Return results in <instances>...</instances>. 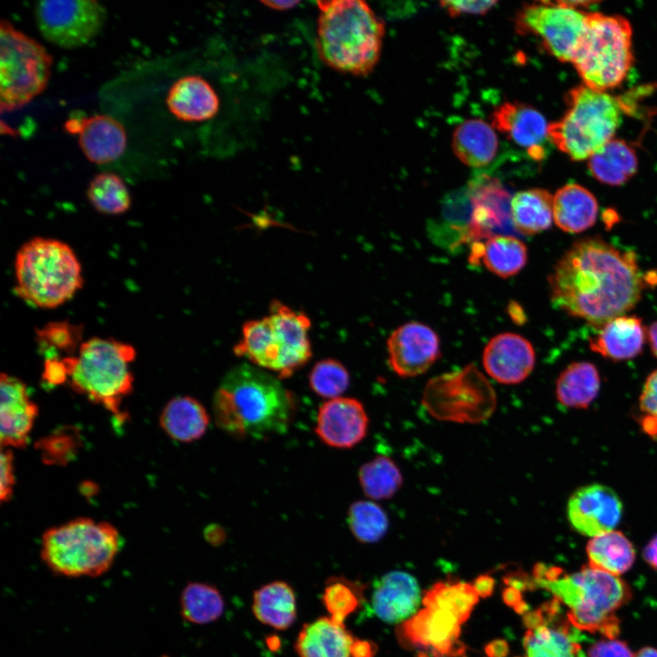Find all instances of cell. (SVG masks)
<instances>
[{
    "mask_svg": "<svg viewBox=\"0 0 657 657\" xmlns=\"http://www.w3.org/2000/svg\"><path fill=\"white\" fill-rule=\"evenodd\" d=\"M635 254L600 237L575 242L548 278L553 306L567 314L602 326L625 315L648 285Z\"/></svg>",
    "mask_w": 657,
    "mask_h": 657,
    "instance_id": "6da1fadb",
    "label": "cell"
},
{
    "mask_svg": "<svg viewBox=\"0 0 657 657\" xmlns=\"http://www.w3.org/2000/svg\"><path fill=\"white\" fill-rule=\"evenodd\" d=\"M294 410L292 394L276 377L246 363L226 372L213 399L217 426L240 438L284 433Z\"/></svg>",
    "mask_w": 657,
    "mask_h": 657,
    "instance_id": "7a4b0ae2",
    "label": "cell"
},
{
    "mask_svg": "<svg viewBox=\"0 0 657 657\" xmlns=\"http://www.w3.org/2000/svg\"><path fill=\"white\" fill-rule=\"evenodd\" d=\"M316 47L329 68L356 77L367 76L378 64L384 23L361 0L319 1Z\"/></svg>",
    "mask_w": 657,
    "mask_h": 657,
    "instance_id": "3957f363",
    "label": "cell"
},
{
    "mask_svg": "<svg viewBox=\"0 0 657 657\" xmlns=\"http://www.w3.org/2000/svg\"><path fill=\"white\" fill-rule=\"evenodd\" d=\"M534 579L536 584L569 609L567 617L577 629L599 632L608 639L620 633L615 611L631 596L621 579L590 566L567 575L560 568L544 564L535 566Z\"/></svg>",
    "mask_w": 657,
    "mask_h": 657,
    "instance_id": "277c9868",
    "label": "cell"
},
{
    "mask_svg": "<svg viewBox=\"0 0 657 657\" xmlns=\"http://www.w3.org/2000/svg\"><path fill=\"white\" fill-rule=\"evenodd\" d=\"M15 293L31 307L57 308L83 286L81 264L67 243L44 236L25 242L14 262Z\"/></svg>",
    "mask_w": 657,
    "mask_h": 657,
    "instance_id": "5b68a950",
    "label": "cell"
},
{
    "mask_svg": "<svg viewBox=\"0 0 657 657\" xmlns=\"http://www.w3.org/2000/svg\"><path fill=\"white\" fill-rule=\"evenodd\" d=\"M310 327L304 313L273 300L267 316L244 324L234 352L262 370L287 378L311 358Z\"/></svg>",
    "mask_w": 657,
    "mask_h": 657,
    "instance_id": "8992f818",
    "label": "cell"
},
{
    "mask_svg": "<svg viewBox=\"0 0 657 657\" xmlns=\"http://www.w3.org/2000/svg\"><path fill=\"white\" fill-rule=\"evenodd\" d=\"M135 359L132 345L99 337L83 341L77 354L63 357L73 391L117 415L122 400L132 391L130 364Z\"/></svg>",
    "mask_w": 657,
    "mask_h": 657,
    "instance_id": "52a82bcc",
    "label": "cell"
},
{
    "mask_svg": "<svg viewBox=\"0 0 657 657\" xmlns=\"http://www.w3.org/2000/svg\"><path fill=\"white\" fill-rule=\"evenodd\" d=\"M120 548L116 527L79 517L47 529L42 537L40 556L57 575L99 577L110 569Z\"/></svg>",
    "mask_w": 657,
    "mask_h": 657,
    "instance_id": "ba28073f",
    "label": "cell"
},
{
    "mask_svg": "<svg viewBox=\"0 0 657 657\" xmlns=\"http://www.w3.org/2000/svg\"><path fill=\"white\" fill-rule=\"evenodd\" d=\"M567 110L548 126L550 142L573 161L588 160L613 139L623 119L620 98L585 85L566 95Z\"/></svg>",
    "mask_w": 657,
    "mask_h": 657,
    "instance_id": "9c48e42d",
    "label": "cell"
},
{
    "mask_svg": "<svg viewBox=\"0 0 657 657\" xmlns=\"http://www.w3.org/2000/svg\"><path fill=\"white\" fill-rule=\"evenodd\" d=\"M632 28L618 15L589 13L572 64L583 85L607 92L620 86L633 63Z\"/></svg>",
    "mask_w": 657,
    "mask_h": 657,
    "instance_id": "30bf717a",
    "label": "cell"
},
{
    "mask_svg": "<svg viewBox=\"0 0 657 657\" xmlns=\"http://www.w3.org/2000/svg\"><path fill=\"white\" fill-rule=\"evenodd\" d=\"M52 58L35 39L0 24V109L16 110L40 94L49 79Z\"/></svg>",
    "mask_w": 657,
    "mask_h": 657,
    "instance_id": "8fae6325",
    "label": "cell"
},
{
    "mask_svg": "<svg viewBox=\"0 0 657 657\" xmlns=\"http://www.w3.org/2000/svg\"><path fill=\"white\" fill-rule=\"evenodd\" d=\"M422 403L436 420L480 423L496 408V393L485 376L472 364L431 379Z\"/></svg>",
    "mask_w": 657,
    "mask_h": 657,
    "instance_id": "7c38bea8",
    "label": "cell"
},
{
    "mask_svg": "<svg viewBox=\"0 0 657 657\" xmlns=\"http://www.w3.org/2000/svg\"><path fill=\"white\" fill-rule=\"evenodd\" d=\"M588 15L567 1L527 4L516 15V29L521 35L537 36L551 56L571 63L585 33Z\"/></svg>",
    "mask_w": 657,
    "mask_h": 657,
    "instance_id": "4fadbf2b",
    "label": "cell"
},
{
    "mask_svg": "<svg viewBox=\"0 0 657 657\" xmlns=\"http://www.w3.org/2000/svg\"><path fill=\"white\" fill-rule=\"evenodd\" d=\"M35 16L46 40L71 49L88 44L99 33L107 11L96 0H46L36 4Z\"/></svg>",
    "mask_w": 657,
    "mask_h": 657,
    "instance_id": "5bb4252c",
    "label": "cell"
},
{
    "mask_svg": "<svg viewBox=\"0 0 657 657\" xmlns=\"http://www.w3.org/2000/svg\"><path fill=\"white\" fill-rule=\"evenodd\" d=\"M560 605L554 598L526 614L525 657H585L579 633L568 617L560 614Z\"/></svg>",
    "mask_w": 657,
    "mask_h": 657,
    "instance_id": "9a60e30c",
    "label": "cell"
},
{
    "mask_svg": "<svg viewBox=\"0 0 657 657\" xmlns=\"http://www.w3.org/2000/svg\"><path fill=\"white\" fill-rule=\"evenodd\" d=\"M440 353L436 332L418 321L399 326L387 339L388 364L402 378L425 373L439 359Z\"/></svg>",
    "mask_w": 657,
    "mask_h": 657,
    "instance_id": "2e32d148",
    "label": "cell"
},
{
    "mask_svg": "<svg viewBox=\"0 0 657 657\" xmlns=\"http://www.w3.org/2000/svg\"><path fill=\"white\" fill-rule=\"evenodd\" d=\"M623 506L617 493L601 484H590L575 490L567 504V516L578 533L596 537L614 530Z\"/></svg>",
    "mask_w": 657,
    "mask_h": 657,
    "instance_id": "e0dca14e",
    "label": "cell"
},
{
    "mask_svg": "<svg viewBox=\"0 0 657 657\" xmlns=\"http://www.w3.org/2000/svg\"><path fill=\"white\" fill-rule=\"evenodd\" d=\"M470 220L464 239L482 242L511 224L512 195L495 178L482 175L469 184Z\"/></svg>",
    "mask_w": 657,
    "mask_h": 657,
    "instance_id": "ac0fdd59",
    "label": "cell"
},
{
    "mask_svg": "<svg viewBox=\"0 0 657 657\" xmlns=\"http://www.w3.org/2000/svg\"><path fill=\"white\" fill-rule=\"evenodd\" d=\"M369 418L362 403L354 398L338 397L320 405L315 431L328 446L351 448L367 435Z\"/></svg>",
    "mask_w": 657,
    "mask_h": 657,
    "instance_id": "d6986e66",
    "label": "cell"
},
{
    "mask_svg": "<svg viewBox=\"0 0 657 657\" xmlns=\"http://www.w3.org/2000/svg\"><path fill=\"white\" fill-rule=\"evenodd\" d=\"M492 126L505 133L536 162L544 161L552 145L545 117L521 102H505L492 114Z\"/></svg>",
    "mask_w": 657,
    "mask_h": 657,
    "instance_id": "ffe728a7",
    "label": "cell"
},
{
    "mask_svg": "<svg viewBox=\"0 0 657 657\" xmlns=\"http://www.w3.org/2000/svg\"><path fill=\"white\" fill-rule=\"evenodd\" d=\"M483 367L495 381L513 385L525 381L536 363L531 342L515 332L494 336L485 345L482 355Z\"/></svg>",
    "mask_w": 657,
    "mask_h": 657,
    "instance_id": "44dd1931",
    "label": "cell"
},
{
    "mask_svg": "<svg viewBox=\"0 0 657 657\" xmlns=\"http://www.w3.org/2000/svg\"><path fill=\"white\" fill-rule=\"evenodd\" d=\"M461 624L452 612L424 606L402 624L401 634L411 644L432 650L435 656H458L464 652L458 641Z\"/></svg>",
    "mask_w": 657,
    "mask_h": 657,
    "instance_id": "7402d4cb",
    "label": "cell"
},
{
    "mask_svg": "<svg viewBox=\"0 0 657 657\" xmlns=\"http://www.w3.org/2000/svg\"><path fill=\"white\" fill-rule=\"evenodd\" d=\"M0 400L1 445L22 448L27 443L37 406L23 381L5 372L0 377Z\"/></svg>",
    "mask_w": 657,
    "mask_h": 657,
    "instance_id": "603a6c76",
    "label": "cell"
},
{
    "mask_svg": "<svg viewBox=\"0 0 657 657\" xmlns=\"http://www.w3.org/2000/svg\"><path fill=\"white\" fill-rule=\"evenodd\" d=\"M66 130L78 134L84 155L93 163L111 162L125 151V128L111 116L95 114L81 119H70L66 123Z\"/></svg>",
    "mask_w": 657,
    "mask_h": 657,
    "instance_id": "cb8c5ba5",
    "label": "cell"
},
{
    "mask_svg": "<svg viewBox=\"0 0 657 657\" xmlns=\"http://www.w3.org/2000/svg\"><path fill=\"white\" fill-rule=\"evenodd\" d=\"M421 601V590L417 579L405 571L394 570L378 579L371 595L374 614L388 623L409 620L415 613Z\"/></svg>",
    "mask_w": 657,
    "mask_h": 657,
    "instance_id": "d4e9b609",
    "label": "cell"
},
{
    "mask_svg": "<svg viewBox=\"0 0 657 657\" xmlns=\"http://www.w3.org/2000/svg\"><path fill=\"white\" fill-rule=\"evenodd\" d=\"M166 104L170 112L185 122H203L215 118L221 97L210 81L200 75H186L170 88Z\"/></svg>",
    "mask_w": 657,
    "mask_h": 657,
    "instance_id": "484cf974",
    "label": "cell"
},
{
    "mask_svg": "<svg viewBox=\"0 0 657 657\" xmlns=\"http://www.w3.org/2000/svg\"><path fill=\"white\" fill-rule=\"evenodd\" d=\"M354 639L344 623L319 617L302 626L294 647L299 657H351Z\"/></svg>",
    "mask_w": 657,
    "mask_h": 657,
    "instance_id": "4316f807",
    "label": "cell"
},
{
    "mask_svg": "<svg viewBox=\"0 0 657 657\" xmlns=\"http://www.w3.org/2000/svg\"><path fill=\"white\" fill-rule=\"evenodd\" d=\"M647 331L636 316L622 315L600 326L589 341L592 351L612 360H625L638 356L645 343Z\"/></svg>",
    "mask_w": 657,
    "mask_h": 657,
    "instance_id": "83f0119b",
    "label": "cell"
},
{
    "mask_svg": "<svg viewBox=\"0 0 657 657\" xmlns=\"http://www.w3.org/2000/svg\"><path fill=\"white\" fill-rule=\"evenodd\" d=\"M596 197L584 186L567 183L553 195V219L566 233L577 234L591 227L598 216Z\"/></svg>",
    "mask_w": 657,
    "mask_h": 657,
    "instance_id": "f1b7e54d",
    "label": "cell"
},
{
    "mask_svg": "<svg viewBox=\"0 0 657 657\" xmlns=\"http://www.w3.org/2000/svg\"><path fill=\"white\" fill-rule=\"evenodd\" d=\"M252 611L258 621L278 631L288 629L297 618L292 587L282 580L267 583L253 594Z\"/></svg>",
    "mask_w": 657,
    "mask_h": 657,
    "instance_id": "f546056e",
    "label": "cell"
},
{
    "mask_svg": "<svg viewBox=\"0 0 657 657\" xmlns=\"http://www.w3.org/2000/svg\"><path fill=\"white\" fill-rule=\"evenodd\" d=\"M497 149L498 139L493 126L482 120H467L454 131L453 151L467 166L478 168L488 164Z\"/></svg>",
    "mask_w": 657,
    "mask_h": 657,
    "instance_id": "4dcf8cb0",
    "label": "cell"
},
{
    "mask_svg": "<svg viewBox=\"0 0 657 657\" xmlns=\"http://www.w3.org/2000/svg\"><path fill=\"white\" fill-rule=\"evenodd\" d=\"M160 424L171 438L190 443L204 434L209 425V415L194 398L178 396L164 406Z\"/></svg>",
    "mask_w": 657,
    "mask_h": 657,
    "instance_id": "1f68e13d",
    "label": "cell"
},
{
    "mask_svg": "<svg viewBox=\"0 0 657 657\" xmlns=\"http://www.w3.org/2000/svg\"><path fill=\"white\" fill-rule=\"evenodd\" d=\"M511 225L519 234L533 235L548 229L553 219V196L542 188L516 193L510 204Z\"/></svg>",
    "mask_w": 657,
    "mask_h": 657,
    "instance_id": "d6a6232c",
    "label": "cell"
},
{
    "mask_svg": "<svg viewBox=\"0 0 657 657\" xmlns=\"http://www.w3.org/2000/svg\"><path fill=\"white\" fill-rule=\"evenodd\" d=\"M587 161L589 171L597 181L613 186L627 182L638 169L635 150L626 141L614 138Z\"/></svg>",
    "mask_w": 657,
    "mask_h": 657,
    "instance_id": "836d02e7",
    "label": "cell"
},
{
    "mask_svg": "<svg viewBox=\"0 0 657 657\" xmlns=\"http://www.w3.org/2000/svg\"><path fill=\"white\" fill-rule=\"evenodd\" d=\"M600 377L596 366L588 361L570 363L556 381L557 400L565 407L585 409L597 397Z\"/></svg>",
    "mask_w": 657,
    "mask_h": 657,
    "instance_id": "e575fe53",
    "label": "cell"
},
{
    "mask_svg": "<svg viewBox=\"0 0 657 657\" xmlns=\"http://www.w3.org/2000/svg\"><path fill=\"white\" fill-rule=\"evenodd\" d=\"M589 566L619 576L629 570L635 560V550L626 536L612 530L593 537L586 547Z\"/></svg>",
    "mask_w": 657,
    "mask_h": 657,
    "instance_id": "d590c367",
    "label": "cell"
},
{
    "mask_svg": "<svg viewBox=\"0 0 657 657\" xmlns=\"http://www.w3.org/2000/svg\"><path fill=\"white\" fill-rule=\"evenodd\" d=\"M527 256V247L520 239L498 234L483 242L480 263L494 275L507 278L524 268Z\"/></svg>",
    "mask_w": 657,
    "mask_h": 657,
    "instance_id": "8d00e7d4",
    "label": "cell"
},
{
    "mask_svg": "<svg viewBox=\"0 0 657 657\" xmlns=\"http://www.w3.org/2000/svg\"><path fill=\"white\" fill-rule=\"evenodd\" d=\"M180 609L183 620L194 624H207L222 616L224 600L216 587L190 582L181 593Z\"/></svg>",
    "mask_w": 657,
    "mask_h": 657,
    "instance_id": "74e56055",
    "label": "cell"
},
{
    "mask_svg": "<svg viewBox=\"0 0 657 657\" xmlns=\"http://www.w3.org/2000/svg\"><path fill=\"white\" fill-rule=\"evenodd\" d=\"M358 476L363 493L372 500L392 497L403 482L398 465L385 455L376 456L363 464Z\"/></svg>",
    "mask_w": 657,
    "mask_h": 657,
    "instance_id": "f35d334b",
    "label": "cell"
},
{
    "mask_svg": "<svg viewBox=\"0 0 657 657\" xmlns=\"http://www.w3.org/2000/svg\"><path fill=\"white\" fill-rule=\"evenodd\" d=\"M87 198L97 212L107 215L124 214L131 204L125 182L111 172H99L90 180Z\"/></svg>",
    "mask_w": 657,
    "mask_h": 657,
    "instance_id": "ab89813d",
    "label": "cell"
},
{
    "mask_svg": "<svg viewBox=\"0 0 657 657\" xmlns=\"http://www.w3.org/2000/svg\"><path fill=\"white\" fill-rule=\"evenodd\" d=\"M479 596L473 584L439 582L428 590L422 600L424 606H434L452 612L461 623L469 618Z\"/></svg>",
    "mask_w": 657,
    "mask_h": 657,
    "instance_id": "60d3db41",
    "label": "cell"
},
{
    "mask_svg": "<svg viewBox=\"0 0 657 657\" xmlns=\"http://www.w3.org/2000/svg\"><path fill=\"white\" fill-rule=\"evenodd\" d=\"M347 521L350 532L362 543H374L388 531L389 518L384 509L370 500L352 503L348 511Z\"/></svg>",
    "mask_w": 657,
    "mask_h": 657,
    "instance_id": "b9f144b4",
    "label": "cell"
},
{
    "mask_svg": "<svg viewBox=\"0 0 657 657\" xmlns=\"http://www.w3.org/2000/svg\"><path fill=\"white\" fill-rule=\"evenodd\" d=\"M83 328L67 320L51 321L36 329V341L45 358L58 357L60 352L74 355L82 341Z\"/></svg>",
    "mask_w": 657,
    "mask_h": 657,
    "instance_id": "7bdbcfd3",
    "label": "cell"
},
{
    "mask_svg": "<svg viewBox=\"0 0 657 657\" xmlns=\"http://www.w3.org/2000/svg\"><path fill=\"white\" fill-rule=\"evenodd\" d=\"M358 585L343 578L328 579L322 593V603L336 621L344 623L347 617L356 611L360 601Z\"/></svg>",
    "mask_w": 657,
    "mask_h": 657,
    "instance_id": "ee69618b",
    "label": "cell"
},
{
    "mask_svg": "<svg viewBox=\"0 0 657 657\" xmlns=\"http://www.w3.org/2000/svg\"><path fill=\"white\" fill-rule=\"evenodd\" d=\"M312 391L328 400L341 397L349 384V375L342 363L333 359L317 362L308 375Z\"/></svg>",
    "mask_w": 657,
    "mask_h": 657,
    "instance_id": "f6af8a7d",
    "label": "cell"
},
{
    "mask_svg": "<svg viewBox=\"0 0 657 657\" xmlns=\"http://www.w3.org/2000/svg\"><path fill=\"white\" fill-rule=\"evenodd\" d=\"M644 433L657 440V370L647 377L639 399Z\"/></svg>",
    "mask_w": 657,
    "mask_h": 657,
    "instance_id": "bcb514c9",
    "label": "cell"
},
{
    "mask_svg": "<svg viewBox=\"0 0 657 657\" xmlns=\"http://www.w3.org/2000/svg\"><path fill=\"white\" fill-rule=\"evenodd\" d=\"M495 1H442L440 5L452 16L462 15H484L492 9Z\"/></svg>",
    "mask_w": 657,
    "mask_h": 657,
    "instance_id": "7dc6e473",
    "label": "cell"
},
{
    "mask_svg": "<svg viewBox=\"0 0 657 657\" xmlns=\"http://www.w3.org/2000/svg\"><path fill=\"white\" fill-rule=\"evenodd\" d=\"M589 657H634L628 645L615 639L601 640L591 645Z\"/></svg>",
    "mask_w": 657,
    "mask_h": 657,
    "instance_id": "c3c4849f",
    "label": "cell"
},
{
    "mask_svg": "<svg viewBox=\"0 0 657 657\" xmlns=\"http://www.w3.org/2000/svg\"><path fill=\"white\" fill-rule=\"evenodd\" d=\"M14 457L12 451L9 449L1 452V485L0 499L1 502H7L13 494V486L15 484L14 473Z\"/></svg>",
    "mask_w": 657,
    "mask_h": 657,
    "instance_id": "681fc988",
    "label": "cell"
},
{
    "mask_svg": "<svg viewBox=\"0 0 657 657\" xmlns=\"http://www.w3.org/2000/svg\"><path fill=\"white\" fill-rule=\"evenodd\" d=\"M43 380L51 385H59L68 381V373L63 358H45Z\"/></svg>",
    "mask_w": 657,
    "mask_h": 657,
    "instance_id": "f907efd6",
    "label": "cell"
},
{
    "mask_svg": "<svg viewBox=\"0 0 657 657\" xmlns=\"http://www.w3.org/2000/svg\"><path fill=\"white\" fill-rule=\"evenodd\" d=\"M503 599L506 605L511 606L517 612L526 610V603L522 600L521 591L514 587L506 588L503 592Z\"/></svg>",
    "mask_w": 657,
    "mask_h": 657,
    "instance_id": "816d5d0a",
    "label": "cell"
},
{
    "mask_svg": "<svg viewBox=\"0 0 657 657\" xmlns=\"http://www.w3.org/2000/svg\"><path fill=\"white\" fill-rule=\"evenodd\" d=\"M377 652L374 643L355 638L351 645V657H373Z\"/></svg>",
    "mask_w": 657,
    "mask_h": 657,
    "instance_id": "f5cc1de1",
    "label": "cell"
},
{
    "mask_svg": "<svg viewBox=\"0 0 657 657\" xmlns=\"http://www.w3.org/2000/svg\"><path fill=\"white\" fill-rule=\"evenodd\" d=\"M473 586L479 597L487 598L494 591L495 579L489 575H482L474 580Z\"/></svg>",
    "mask_w": 657,
    "mask_h": 657,
    "instance_id": "db71d44e",
    "label": "cell"
},
{
    "mask_svg": "<svg viewBox=\"0 0 657 657\" xmlns=\"http://www.w3.org/2000/svg\"><path fill=\"white\" fill-rule=\"evenodd\" d=\"M644 560L657 570V535L654 536L645 546L643 552Z\"/></svg>",
    "mask_w": 657,
    "mask_h": 657,
    "instance_id": "11a10c76",
    "label": "cell"
},
{
    "mask_svg": "<svg viewBox=\"0 0 657 657\" xmlns=\"http://www.w3.org/2000/svg\"><path fill=\"white\" fill-rule=\"evenodd\" d=\"M485 652L489 657H506L508 653V646L505 641L497 640L490 642L485 647Z\"/></svg>",
    "mask_w": 657,
    "mask_h": 657,
    "instance_id": "9f6ffc18",
    "label": "cell"
},
{
    "mask_svg": "<svg viewBox=\"0 0 657 657\" xmlns=\"http://www.w3.org/2000/svg\"><path fill=\"white\" fill-rule=\"evenodd\" d=\"M265 6L276 11H287L299 4L298 1H262Z\"/></svg>",
    "mask_w": 657,
    "mask_h": 657,
    "instance_id": "6f0895ef",
    "label": "cell"
},
{
    "mask_svg": "<svg viewBox=\"0 0 657 657\" xmlns=\"http://www.w3.org/2000/svg\"><path fill=\"white\" fill-rule=\"evenodd\" d=\"M647 337L652 354L657 358V321L652 322L647 330Z\"/></svg>",
    "mask_w": 657,
    "mask_h": 657,
    "instance_id": "680465c9",
    "label": "cell"
},
{
    "mask_svg": "<svg viewBox=\"0 0 657 657\" xmlns=\"http://www.w3.org/2000/svg\"><path fill=\"white\" fill-rule=\"evenodd\" d=\"M634 657H657V649L652 647L642 648Z\"/></svg>",
    "mask_w": 657,
    "mask_h": 657,
    "instance_id": "91938a15",
    "label": "cell"
},
{
    "mask_svg": "<svg viewBox=\"0 0 657 657\" xmlns=\"http://www.w3.org/2000/svg\"><path fill=\"white\" fill-rule=\"evenodd\" d=\"M162 657H169V656H162Z\"/></svg>",
    "mask_w": 657,
    "mask_h": 657,
    "instance_id": "94428289",
    "label": "cell"
}]
</instances>
